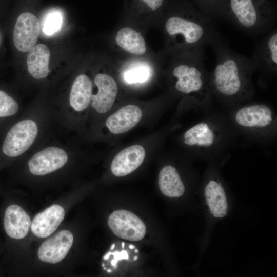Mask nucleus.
<instances>
[{"label": "nucleus", "instance_id": "f257e3e1", "mask_svg": "<svg viewBox=\"0 0 277 277\" xmlns=\"http://www.w3.org/2000/svg\"><path fill=\"white\" fill-rule=\"evenodd\" d=\"M210 45L216 58L214 69L210 73L211 91L229 100L250 96L251 76L255 70L251 58L232 50L220 34Z\"/></svg>", "mask_w": 277, "mask_h": 277}, {"label": "nucleus", "instance_id": "f03ea898", "mask_svg": "<svg viewBox=\"0 0 277 277\" xmlns=\"http://www.w3.org/2000/svg\"><path fill=\"white\" fill-rule=\"evenodd\" d=\"M172 15L165 22L171 48L182 54L204 50L220 34L209 17L197 13Z\"/></svg>", "mask_w": 277, "mask_h": 277}, {"label": "nucleus", "instance_id": "7ed1b4c3", "mask_svg": "<svg viewBox=\"0 0 277 277\" xmlns=\"http://www.w3.org/2000/svg\"><path fill=\"white\" fill-rule=\"evenodd\" d=\"M204 51L182 54V61L175 63L172 70L175 89L197 102L205 101L212 92L210 73L203 61Z\"/></svg>", "mask_w": 277, "mask_h": 277}, {"label": "nucleus", "instance_id": "20e7f679", "mask_svg": "<svg viewBox=\"0 0 277 277\" xmlns=\"http://www.w3.org/2000/svg\"><path fill=\"white\" fill-rule=\"evenodd\" d=\"M255 0H229L226 18L250 36L256 37L266 34L275 23L268 7L256 4Z\"/></svg>", "mask_w": 277, "mask_h": 277}, {"label": "nucleus", "instance_id": "39448f33", "mask_svg": "<svg viewBox=\"0 0 277 277\" xmlns=\"http://www.w3.org/2000/svg\"><path fill=\"white\" fill-rule=\"evenodd\" d=\"M38 128L31 120L21 121L12 126L2 145L3 154L8 157L18 156L26 151L35 141Z\"/></svg>", "mask_w": 277, "mask_h": 277}, {"label": "nucleus", "instance_id": "423d86ee", "mask_svg": "<svg viewBox=\"0 0 277 277\" xmlns=\"http://www.w3.org/2000/svg\"><path fill=\"white\" fill-rule=\"evenodd\" d=\"M109 227L117 236L131 241H138L145 235L146 227L142 220L126 210L113 212L108 220Z\"/></svg>", "mask_w": 277, "mask_h": 277}, {"label": "nucleus", "instance_id": "0eeeda50", "mask_svg": "<svg viewBox=\"0 0 277 277\" xmlns=\"http://www.w3.org/2000/svg\"><path fill=\"white\" fill-rule=\"evenodd\" d=\"M255 69L266 73H274L277 69V31L272 29L255 45L250 58Z\"/></svg>", "mask_w": 277, "mask_h": 277}, {"label": "nucleus", "instance_id": "6e6552de", "mask_svg": "<svg viewBox=\"0 0 277 277\" xmlns=\"http://www.w3.org/2000/svg\"><path fill=\"white\" fill-rule=\"evenodd\" d=\"M40 32L38 18L30 12H24L18 16L13 32L14 46L22 52L29 51L35 46Z\"/></svg>", "mask_w": 277, "mask_h": 277}, {"label": "nucleus", "instance_id": "1a4fd4ad", "mask_svg": "<svg viewBox=\"0 0 277 277\" xmlns=\"http://www.w3.org/2000/svg\"><path fill=\"white\" fill-rule=\"evenodd\" d=\"M68 155L62 149L49 147L35 153L28 161L30 172L35 175H44L63 167Z\"/></svg>", "mask_w": 277, "mask_h": 277}, {"label": "nucleus", "instance_id": "9d476101", "mask_svg": "<svg viewBox=\"0 0 277 277\" xmlns=\"http://www.w3.org/2000/svg\"><path fill=\"white\" fill-rule=\"evenodd\" d=\"M235 120L243 127L264 130L272 125L274 117L270 108L267 105L258 104L241 108L235 113Z\"/></svg>", "mask_w": 277, "mask_h": 277}, {"label": "nucleus", "instance_id": "9b49d317", "mask_svg": "<svg viewBox=\"0 0 277 277\" xmlns=\"http://www.w3.org/2000/svg\"><path fill=\"white\" fill-rule=\"evenodd\" d=\"M73 242L72 233L63 230L43 242L37 254L42 261L55 264L61 262L67 254Z\"/></svg>", "mask_w": 277, "mask_h": 277}, {"label": "nucleus", "instance_id": "f8f14e48", "mask_svg": "<svg viewBox=\"0 0 277 277\" xmlns=\"http://www.w3.org/2000/svg\"><path fill=\"white\" fill-rule=\"evenodd\" d=\"M94 83L98 91L96 94L91 95L92 107L98 113L103 114L113 106L117 94V85L111 76L105 73L97 74Z\"/></svg>", "mask_w": 277, "mask_h": 277}, {"label": "nucleus", "instance_id": "ddd939ff", "mask_svg": "<svg viewBox=\"0 0 277 277\" xmlns=\"http://www.w3.org/2000/svg\"><path fill=\"white\" fill-rule=\"evenodd\" d=\"M145 155L144 147L140 145L125 148L112 161L110 168L112 174L121 177L132 173L142 164Z\"/></svg>", "mask_w": 277, "mask_h": 277}, {"label": "nucleus", "instance_id": "4468645a", "mask_svg": "<svg viewBox=\"0 0 277 277\" xmlns=\"http://www.w3.org/2000/svg\"><path fill=\"white\" fill-rule=\"evenodd\" d=\"M64 216V208L59 205H53L35 216L31 224V231L37 237H48L56 230Z\"/></svg>", "mask_w": 277, "mask_h": 277}, {"label": "nucleus", "instance_id": "2eb2a0df", "mask_svg": "<svg viewBox=\"0 0 277 277\" xmlns=\"http://www.w3.org/2000/svg\"><path fill=\"white\" fill-rule=\"evenodd\" d=\"M31 226L30 218L19 206L11 205L6 209L4 227L7 234L15 239H22L28 234Z\"/></svg>", "mask_w": 277, "mask_h": 277}, {"label": "nucleus", "instance_id": "dca6fc26", "mask_svg": "<svg viewBox=\"0 0 277 277\" xmlns=\"http://www.w3.org/2000/svg\"><path fill=\"white\" fill-rule=\"evenodd\" d=\"M142 117V112L138 106L129 105L111 115L106 120V125L111 133L120 134L133 128Z\"/></svg>", "mask_w": 277, "mask_h": 277}, {"label": "nucleus", "instance_id": "f3484780", "mask_svg": "<svg viewBox=\"0 0 277 277\" xmlns=\"http://www.w3.org/2000/svg\"><path fill=\"white\" fill-rule=\"evenodd\" d=\"M50 53L47 46L38 44L33 47L27 56V65L29 74L35 79L47 76L49 72V63Z\"/></svg>", "mask_w": 277, "mask_h": 277}, {"label": "nucleus", "instance_id": "a211bd4d", "mask_svg": "<svg viewBox=\"0 0 277 277\" xmlns=\"http://www.w3.org/2000/svg\"><path fill=\"white\" fill-rule=\"evenodd\" d=\"M217 139L216 131L208 124L199 123L187 130L184 134V143L189 146L209 148Z\"/></svg>", "mask_w": 277, "mask_h": 277}, {"label": "nucleus", "instance_id": "6ab92c4d", "mask_svg": "<svg viewBox=\"0 0 277 277\" xmlns=\"http://www.w3.org/2000/svg\"><path fill=\"white\" fill-rule=\"evenodd\" d=\"M92 83L85 74L78 75L71 87L69 103L76 111H82L89 105L92 95Z\"/></svg>", "mask_w": 277, "mask_h": 277}, {"label": "nucleus", "instance_id": "aec40b11", "mask_svg": "<svg viewBox=\"0 0 277 277\" xmlns=\"http://www.w3.org/2000/svg\"><path fill=\"white\" fill-rule=\"evenodd\" d=\"M158 184L162 193L170 197H179L185 192V186L176 169L167 165L160 171Z\"/></svg>", "mask_w": 277, "mask_h": 277}, {"label": "nucleus", "instance_id": "412c9836", "mask_svg": "<svg viewBox=\"0 0 277 277\" xmlns=\"http://www.w3.org/2000/svg\"><path fill=\"white\" fill-rule=\"evenodd\" d=\"M207 204L215 217H223L227 213L228 205L224 188L215 181L208 182L205 189Z\"/></svg>", "mask_w": 277, "mask_h": 277}, {"label": "nucleus", "instance_id": "4be33fe9", "mask_svg": "<svg viewBox=\"0 0 277 277\" xmlns=\"http://www.w3.org/2000/svg\"><path fill=\"white\" fill-rule=\"evenodd\" d=\"M117 45L126 51L135 55H142L146 51L145 39L141 34L129 27L121 29L115 36Z\"/></svg>", "mask_w": 277, "mask_h": 277}, {"label": "nucleus", "instance_id": "5701e85b", "mask_svg": "<svg viewBox=\"0 0 277 277\" xmlns=\"http://www.w3.org/2000/svg\"><path fill=\"white\" fill-rule=\"evenodd\" d=\"M18 110L16 101L6 92L0 90V118L14 115Z\"/></svg>", "mask_w": 277, "mask_h": 277}, {"label": "nucleus", "instance_id": "b1692460", "mask_svg": "<svg viewBox=\"0 0 277 277\" xmlns=\"http://www.w3.org/2000/svg\"><path fill=\"white\" fill-rule=\"evenodd\" d=\"M149 75V71L146 67H140L126 72L124 78L128 83H143L148 78Z\"/></svg>", "mask_w": 277, "mask_h": 277}, {"label": "nucleus", "instance_id": "393cba45", "mask_svg": "<svg viewBox=\"0 0 277 277\" xmlns=\"http://www.w3.org/2000/svg\"><path fill=\"white\" fill-rule=\"evenodd\" d=\"M62 18L58 12L49 14L44 24V32L48 35H51L57 31L61 26Z\"/></svg>", "mask_w": 277, "mask_h": 277}, {"label": "nucleus", "instance_id": "a878e982", "mask_svg": "<svg viewBox=\"0 0 277 277\" xmlns=\"http://www.w3.org/2000/svg\"><path fill=\"white\" fill-rule=\"evenodd\" d=\"M110 255L114 256V258L111 261V264L114 267H117L118 261L122 260H128L129 258L128 252L126 251L123 250L121 252H109L103 256V259L104 260H107Z\"/></svg>", "mask_w": 277, "mask_h": 277}, {"label": "nucleus", "instance_id": "bb28decb", "mask_svg": "<svg viewBox=\"0 0 277 277\" xmlns=\"http://www.w3.org/2000/svg\"><path fill=\"white\" fill-rule=\"evenodd\" d=\"M152 11L159 9L163 5L164 0H141Z\"/></svg>", "mask_w": 277, "mask_h": 277}, {"label": "nucleus", "instance_id": "cd10ccee", "mask_svg": "<svg viewBox=\"0 0 277 277\" xmlns=\"http://www.w3.org/2000/svg\"><path fill=\"white\" fill-rule=\"evenodd\" d=\"M129 248H131V249H133V248H135V246H133V245H130L129 246Z\"/></svg>", "mask_w": 277, "mask_h": 277}, {"label": "nucleus", "instance_id": "c85d7f7f", "mask_svg": "<svg viewBox=\"0 0 277 277\" xmlns=\"http://www.w3.org/2000/svg\"><path fill=\"white\" fill-rule=\"evenodd\" d=\"M114 247H115V244H113L111 246V250H112Z\"/></svg>", "mask_w": 277, "mask_h": 277}]
</instances>
